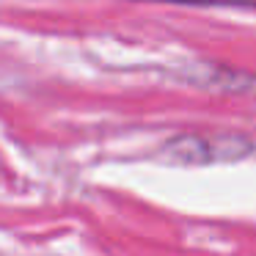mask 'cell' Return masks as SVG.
Segmentation results:
<instances>
[{
	"label": "cell",
	"instance_id": "obj_1",
	"mask_svg": "<svg viewBox=\"0 0 256 256\" xmlns=\"http://www.w3.org/2000/svg\"><path fill=\"white\" fill-rule=\"evenodd\" d=\"M254 152V144L242 135H179L162 146L160 157L176 166H210V162H234Z\"/></svg>",
	"mask_w": 256,
	"mask_h": 256
}]
</instances>
